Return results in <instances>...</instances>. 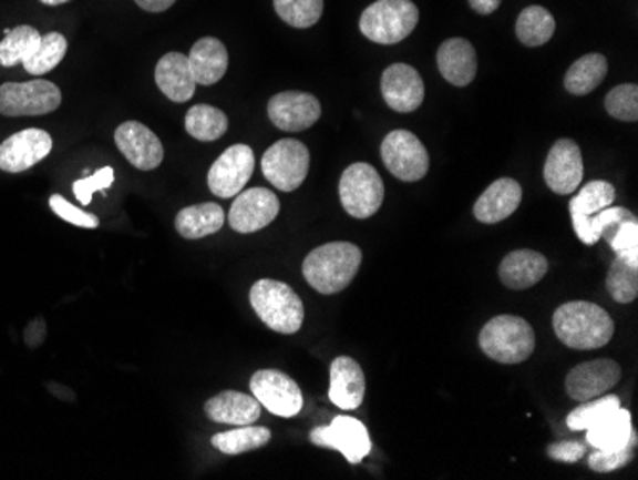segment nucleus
Segmentation results:
<instances>
[{"mask_svg": "<svg viewBox=\"0 0 638 480\" xmlns=\"http://www.w3.org/2000/svg\"><path fill=\"white\" fill-rule=\"evenodd\" d=\"M553 327L560 341L576 350H593L608 345L616 326L610 314L587 300H574L556 308Z\"/></svg>", "mask_w": 638, "mask_h": 480, "instance_id": "1", "label": "nucleus"}, {"mask_svg": "<svg viewBox=\"0 0 638 480\" xmlns=\"http://www.w3.org/2000/svg\"><path fill=\"white\" fill-rule=\"evenodd\" d=\"M360 265L361 249L358 245L333 242L319 245L305 258L302 274L316 292L333 295L352 284Z\"/></svg>", "mask_w": 638, "mask_h": 480, "instance_id": "2", "label": "nucleus"}, {"mask_svg": "<svg viewBox=\"0 0 638 480\" xmlns=\"http://www.w3.org/2000/svg\"><path fill=\"white\" fill-rule=\"evenodd\" d=\"M250 307L266 326L278 334L292 335L305 321V305L291 287L278 279H258L250 287Z\"/></svg>", "mask_w": 638, "mask_h": 480, "instance_id": "3", "label": "nucleus"}, {"mask_svg": "<svg viewBox=\"0 0 638 480\" xmlns=\"http://www.w3.org/2000/svg\"><path fill=\"white\" fill-rule=\"evenodd\" d=\"M478 343L482 353L495 362L521 364L534 355V327L521 316L503 314L482 327Z\"/></svg>", "mask_w": 638, "mask_h": 480, "instance_id": "4", "label": "nucleus"}, {"mask_svg": "<svg viewBox=\"0 0 638 480\" xmlns=\"http://www.w3.org/2000/svg\"><path fill=\"white\" fill-rule=\"evenodd\" d=\"M419 8L411 0H377L363 10L360 31L377 44H398L413 33Z\"/></svg>", "mask_w": 638, "mask_h": 480, "instance_id": "5", "label": "nucleus"}, {"mask_svg": "<svg viewBox=\"0 0 638 480\" xmlns=\"http://www.w3.org/2000/svg\"><path fill=\"white\" fill-rule=\"evenodd\" d=\"M339 195L348 215L369 218L381 210L384 202L381 174L368 163H354L340 176Z\"/></svg>", "mask_w": 638, "mask_h": 480, "instance_id": "6", "label": "nucleus"}, {"mask_svg": "<svg viewBox=\"0 0 638 480\" xmlns=\"http://www.w3.org/2000/svg\"><path fill=\"white\" fill-rule=\"evenodd\" d=\"M266 181L281 192H295L302 186L310 168V152L300 140H278L263 155Z\"/></svg>", "mask_w": 638, "mask_h": 480, "instance_id": "7", "label": "nucleus"}, {"mask_svg": "<svg viewBox=\"0 0 638 480\" xmlns=\"http://www.w3.org/2000/svg\"><path fill=\"white\" fill-rule=\"evenodd\" d=\"M62 104L56 84L37 79L29 83H4L0 86V113L7 118L47 115Z\"/></svg>", "mask_w": 638, "mask_h": 480, "instance_id": "8", "label": "nucleus"}, {"mask_svg": "<svg viewBox=\"0 0 638 480\" xmlns=\"http://www.w3.org/2000/svg\"><path fill=\"white\" fill-rule=\"evenodd\" d=\"M381 157L390 173L403 182L421 181L431 167L426 147L410 131H392L382 140Z\"/></svg>", "mask_w": 638, "mask_h": 480, "instance_id": "9", "label": "nucleus"}, {"mask_svg": "<svg viewBox=\"0 0 638 480\" xmlns=\"http://www.w3.org/2000/svg\"><path fill=\"white\" fill-rule=\"evenodd\" d=\"M250 390L260 406L279 418H295L302 410V390L295 379L278 369H260L250 377Z\"/></svg>", "mask_w": 638, "mask_h": 480, "instance_id": "10", "label": "nucleus"}, {"mask_svg": "<svg viewBox=\"0 0 638 480\" xmlns=\"http://www.w3.org/2000/svg\"><path fill=\"white\" fill-rule=\"evenodd\" d=\"M312 445L319 448L337 450L347 458L348 463H361L371 453V439L368 427L360 419L337 416L327 427H316L310 432Z\"/></svg>", "mask_w": 638, "mask_h": 480, "instance_id": "11", "label": "nucleus"}, {"mask_svg": "<svg viewBox=\"0 0 638 480\" xmlns=\"http://www.w3.org/2000/svg\"><path fill=\"white\" fill-rule=\"evenodd\" d=\"M255 171V152L245 144L228 147L208 171V190L223 200L244 192Z\"/></svg>", "mask_w": 638, "mask_h": 480, "instance_id": "12", "label": "nucleus"}, {"mask_svg": "<svg viewBox=\"0 0 638 480\" xmlns=\"http://www.w3.org/2000/svg\"><path fill=\"white\" fill-rule=\"evenodd\" d=\"M268 118L285 133H300L318 123L321 104L318 98L308 92H279L268 102Z\"/></svg>", "mask_w": 638, "mask_h": 480, "instance_id": "13", "label": "nucleus"}, {"mask_svg": "<svg viewBox=\"0 0 638 480\" xmlns=\"http://www.w3.org/2000/svg\"><path fill=\"white\" fill-rule=\"evenodd\" d=\"M278 215L279 200L271 190L250 188L237 194L228 221L239 234H253L274 223Z\"/></svg>", "mask_w": 638, "mask_h": 480, "instance_id": "14", "label": "nucleus"}, {"mask_svg": "<svg viewBox=\"0 0 638 480\" xmlns=\"http://www.w3.org/2000/svg\"><path fill=\"white\" fill-rule=\"evenodd\" d=\"M52 152V136L41 129H25L0 144V171L23 173L47 160Z\"/></svg>", "mask_w": 638, "mask_h": 480, "instance_id": "15", "label": "nucleus"}, {"mask_svg": "<svg viewBox=\"0 0 638 480\" xmlns=\"http://www.w3.org/2000/svg\"><path fill=\"white\" fill-rule=\"evenodd\" d=\"M545 182L555 194H574L583 181L582 150L574 140H556L545 161Z\"/></svg>", "mask_w": 638, "mask_h": 480, "instance_id": "16", "label": "nucleus"}, {"mask_svg": "<svg viewBox=\"0 0 638 480\" xmlns=\"http://www.w3.org/2000/svg\"><path fill=\"white\" fill-rule=\"evenodd\" d=\"M381 91L387 105L398 113L415 112L423 104V78L408 63H392L384 70Z\"/></svg>", "mask_w": 638, "mask_h": 480, "instance_id": "17", "label": "nucleus"}, {"mask_svg": "<svg viewBox=\"0 0 638 480\" xmlns=\"http://www.w3.org/2000/svg\"><path fill=\"white\" fill-rule=\"evenodd\" d=\"M115 144L119 152L140 171H153L160 167L165 157V150L157 134L138 121H126L115 131Z\"/></svg>", "mask_w": 638, "mask_h": 480, "instance_id": "18", "label": "nucleus"}, {"mask_svg": "<svg viewBox=\"0 0 638 480\" xmlns=\"http://www.w3.org/2000/svg\"><path fill=\"white\" fill-rule=\"evenodd\" d=\"M621 379V368L610 358L583 362L566 377V392L569 398L585 402L614 389Z\"/></svg>", "mask_w": 638, "mask_h": 480, "instance_id": "19", "label": "nucleus"}, {"mask_svg": "<svg viewBox=\"0 0 638 480\" xmlns=\"http://www.w3.org/2000/svg\"><path fill=\"white\" fill-rule=\"evenodd\" d=\"M329 400L340 410L360 408L366 397V376L360 364L350 356H339L331 364Z\"/></svg>", "mask_w": 638, "mask_h": 480, "instance_id": "20", "label": "nucleus"}, {"mask_svg": "<svg viewBox=\"0 0 638 480\" xmlns=\"http://www.w3.org/2000/svg\"><path fill=\"white\" fill-rule=\"evenodd\" d=\"M438 70L453 86H466L476 78L478 60L471 42L461 37L442 42L436 54Z\"/></svg>", "mask_w": 638, "mask_h": 480, "instance_id": "21", "label": "nucleus"}, {"mask_svg": "<svg viewBox=\"0 0 638 480\" xmlns=\"http://www.w3.org/2000/svg\"><path fill=\"white\" fill-rule=\"evenodd\" d=\"M522 186L513 178H500L487 186L474 203V216L480 223L497 224L521 207Z\"/></svg>", "mask_w": 638, "mask_h": 480, "instance_id": "22", "label": "nucleus"}, {"mask_svg": "<svg viewBox=\"0 0 638 480\" xmlns=\"http://www.w3.org/2000/svg\"><path fill=\"white\" fill-rule=\"evenodd\" d=\"M155 83L160 86V91L176 104L192 100L197 83L189 68L188 57H184L181 52H168L161 58L155 68Z\"/></svg>", "mask_w": 638, "mask_h": 480, "instance_id": "23", "label": "nucleus"}, {"mask_svg": "<svg viewBox=\"0 0 638 480\" xmlns=\"http://www.w3.org/2000/svg\"><path fill=\"white\" fill-rule=\"evenodd\" d=\"M548 272L545 255L534 249H516L503 258L500 266V278L508 289H527L539 284Z\"/></svg>", "mask_w": 638, "mask_h": 480, "instance_id": "24", "label": "nucleus"}, {"mask_svg": "<svg viewBox=\"0 0 638 480\" xmlns=\"http://www.w3.org/2000/svg\"><path fill=\"white\" fill-rule=\"evenodd\" d=\"M205 413L210 421L226 425H253L260 418L257 398L237 390H224L205 404Z\"/></svg>", "mask_w": 638, "mask_h": 480, "instance_id": "25", "label": "nucleus"}, {"mask_svg": "<svg viewBox=\"0 0 638 480\" xmlns=\"http://www.w3.org/2000/svg\"><path fill=\"white\" fill-rule=\"evenodd\" d=\"M188 60L195 83L205 84V86L218 83L228 71V49L215 37H203L195 42Z\"/></svg>", "mask_w": 638, "mask_h": 480, "instance_id": "26", "label": "nucleus"}, {"mask_svg": "<svg viewBox=\"0 0 638 480\" xmlns=\"http://www.w3.org/2000/svg\"><path fill=\"white\" fill-rule=\"evenodd\" d=\"M616 202V188L610 182L593 181L585 184L569 202V215L574 223V231L579 237L585 231V224L589 223L590 216L597 215L598 211L610 207Z\"/></svg>", "mask_w": 638, "mask_h": 480, "instance_id": "27", "label": "nucleus"}, {"mask_svg": "<svg viewBox=\"0 0 638 480\" xmlns=\"http://www.w3.org/2000/svg\"><path fill=\"white\" fill-rule=\"evenodd\" d=\"M226 223V213L218 203H199L182 210L176 215V232L186 239H202L220 232Z\"/></svg>", "mask_w": 638, "mask_h": 480, "instance_id": "28", "label": "nucleus"}, {"mask_svg": "<svg viewBox=\"0 0 638 480\" xmlns=\"http://www.w3.org/2000/svg\"><path fill=\"white\" fill-rule=\"evenodd\" d=\"M632 431L631 413L619 406L608 418L587 429V445L595 450H618L629 442Z\"/></svg>", "mask_w": 638, "mask_h": 480, "instance_id": "29", "label": "nucleus"}, {"mask_svg": "<svg viewBox=\"0 0 638 480\" xmlns=\"http://www.w3.org/2000/svg\"><path fill=\"white\" fill-rule=\"evenodd\" d=\"M606 73H608L606 58L603 54H587V57L579 58L576 63H572V68L564 78V86L574 96H585L597 91Z\"/></svg>", "mask_w": 638, "mask_h": 480, "instance_id": "30", "label": "nucleus"}, {"mask_svg": "<svg viewBox=\"0 0 638 480\" xmlns=\"http://www.w3.org/2000/svg\"><path fill=\"white\" fill-rule=\"evenodd\" d=\"M556 31V21L547 8L527 7L522 10L516 20V37L526 47H542L550 41Z\"/></svg>", "mask_w": 638, "mask_h": 480, "instance_id": "31", "label": "nucleus"}, {"mask_svg": "<svg viewBox=\"0 0 638 480\" xmlns=\"http://www.w3.org/2000/svg\"><path fill=\"white\" fill-rule=\"evenodd\" d=\"M271 439V432L268 427H253V425H241L234 431L218 432L210 442L216 450H220L228 456L237 453L253 452L263 446L268 445Z\"/></svg>", "mask_w": 638, "mask_h": 480, "instance_id": "32", "label": "nucleus"}, {"mask_svg": "<svg viewBox=\"0 0 638 480\" xmlns=\"http://www.w3.org/2000/svg\"><path fill=\"white\" fill-rule=\"evenodd\" d=\"M186 131L202 142H215L228 131V118L213 105L197 104L186 115Z\"/></svg>", "mask_w": 638, "mask_h": 480, "instance_id": "33", "label": "nucleus"}, {"mask_svg": "<svg viewBox=\"0 0 638 480\" xmlns=\"http://www.w3.org/2000/svg\"><path fill=\"white\" fill-rule=\"evenodd\" d=\"M7 37L0 41V65L12 68L16 63H23L35 52L42 35L31 25H20L7 29Z\"/></svg>", "mask_w": 638, "mask_h": 480, "instance_id": "34", "label": "nucleus"}, {"mask_svg": "<svg viewBox=\"0 0 638 480\" xmlns=\"http://www.w3.org/2000/svg\"><path fill=\"white\" fill-rule=\"evenodd\" d=\"M68 52V41L62 33H47L42 35L35 52L23 62V68L29 75H47L49 71L54 70L58 63H62Z\"/></svg>", "mask_w": 638, "mask_h": 480, "instance_id": "35", "label": "nucleus"}, {"mask_svg": "<svg viewBox=\"0 0 638 480\" xmlns=\"http://www.w3.org/2000/svg\"><path fill=\"white\" fill-rule=\"evenodd\" d=\"M603 237L614 249L616 257L624 258L638 268V223L635 216L610 224L603 232Z\"/></svg>", "mask_w": 638, "mask_h": 480, "instance_id": "36", "label": "nucleus"}, {"mask_svg": "<svg viewBox=\"0 0 638 480\" xmlns=\"http://www.w3.org/2000/svg\"><path fill=\"white\" fill-rule=\"evenodd\" d=\"M606 287L611 299L621 305H629L638 295V268L629 265L624 258L616 257L608 270Z\"/></svg>", "mask_w": 638, "mask_h": 480, "instance_id": "37", "label": "nucleus"}, {"mask_svg": "<svg viewBox=\"0 0 638 480\" xmlns=\"http://www.w3.org/2000/svg\"><path fill=\"white\" fill-rule=\"evenodd\" d=\"M619 398L616 395H608V397H597V400H585L582 406H577L576 410L569 413L566 423H568L572 431H587L589 427L608 418L611 411L618 410Z\"/></svg>", "mask_w": 638, "mask_h": 480, "instance_id": "38", "label": "nucleus"}, {"mask_svg": "<svg viewBox=\"0 0 638 480\" xmlns=\"http://www.w3.org/2000/svg\"><path fill=\"white\" fill-rule=\"evenodd\" d=\"M274 8L291 28L308 29L323 14V0H274Z\"/></svg>", "mask_w": 638, "mask_h": 480, "instance_id": "39", "label": "nucleus"}, {"mask_svg": "<svg viewBox=\"0 0 638 480\" xmlns=\"http://www.w3.org/2000/svg\"><path fill=\"white\" fill-rule=\"evenodd\" d=\"M606 112L619 121L632 123L638 119V86L632 83L619 84L606 94Z\"/></svg>", "mask_w": 638, "mask_h": 480, "instance_id": "40", "label": "nucleus"}, {"mask_svg": "<svg viewBox=\"0 0 638 480\" xmlns=\"http://www.w3.org/2000/svg\"><path fill=\"white\" fill-rule=\"evenodd\" d=\"M637 431H632L631 439L618 450H595L590 453L589 467L597 473H611L621 467L629 466L637 453Z\"/></svg>", "mask_w": 638, "mask_h": 480, "instance_id": "41", "label": "nucleus"}, {"mask_svg": "<svg viewBox=\"0 0 638 480\" xmlns=\"http://www.w3.org/2000/svg\"><path fill=\"white\" fill-rule=\"evenodd\" d=\"M631 211L625 210V207H606V210L598 211L597 215L590 216L589 223L585 224V231H583L582 239L585 245H595L598 239L603 237V232L610 226V224L618 223V221H624V218H631Z\"/></svg>", "mask_w": 638, "mask_h": 480, "instance_id": "42", "label": "nucleus"}, {"mask_svg": "<svg viewBox=\"0 0 638 480\" xmlns=\"http://www.w3.org/2000/svg\"><path fill=\"white\" fill-rule=\"evenodd\" d=\"M113 182H115V171L112 167L100 168L96 174L76 181L73 184V194L83 205H89L92 202V195L112 188Z\"/></svg>", "mask_w": 638, "mask_h": 480, "instance_id": "43", "label": "nucleus"}, {"mask_svg": "<svg viewBox=\"0 0 638 480\" xmlns=\"http://www.w3.org/2000/svg\"><path fill=\"white\" fill-rule=\"evenodd\" d=\"M50 210L54 211L62 221L65 223L75 224L79 228H97L100 226V221L97 216L91 215V213H84L83 210H79L75 205H71L65 197L62 195L54 194L50 197Z\"/></svg>", "mask_w": 638, "mask_h": 480, "instance_id": "44", "label": "nucleus"}, {"mask_svg": "<svg viewBox=\"0 0 638 480\" xmlns=\"http://www.w3.org/2000/svg\"><path fill=\"white\" fill-rule=\"evenodd\" d=\"M587 452V446L582 442H555L547 448L548 458L555 461H563V463H576L582 460L583 456Z\"/></svg>", "mask_w": 638, "mask_h": 480, "instance_id": "45", "label": "nucleus"}, {"mask_svg": "<svg viewBox=\"0 0 638 480\" xmlns=\"http://www.w3.org/2000/svg\"><path fill=\"white\" fill-rule=\"evenodd\" d=\"M25 345L29 348L41 347L44 339H47V321L42 318H35L33 321H29V326L25 327Z\"/></svg>", "mask_w": 638, "mask_h": 480, "instance_id": "46", "label": "nucleus"}, {"mask_svg": "<svg viewBox=\"0 0 638 480\" xmlns=\"http://www.w3.org/2000/svg\"><path fill=\"white\" fill-rule=\"evenodd\" d=\"M503 0H469L472 10L480 16H490L501 7Z\"/></svg>", "mask_w": 638, "mask_h": 480, "instance_id": "47", "label": "nucleus"}, {"mask_svg": "<svg viewBox=\"0 0 638 480\" xmlns=\"http://www.w3.org/2000/svg\"><path fill=\"white\" fill-rule=\"evenodd\" d=\"M146 12H165L176 0H134Z\"/></svg>", "mask_w": 638, "mask_h": 480, "instance_id": "48", "label": "nucleus"}, {"mask_svg": "<svg viewBox=\"0 0 638 480\" xmlns=\"http://www.w3.org/2000/svg\"><path fill=\"white\" fill-rule=\"evenodd\" d=\"M47 387H49L50 392H52L54 397L62 398V400H73V392L62 387V385L49 384Z\"/></svg>", "mask_w": 638, "mask_h": 480, "instance_id": "49", "label": "nucleus"}, {"mask_svg": "<svg viewBox=\"0 0 638 480\" xmlns=\"http://www.w3.org/2000/svg\"><path fill=\"white\" fill-rule=\"evenodd\" d=\"M42 4H49V7H58V4H65L70 0H41Z\"/></svg>", "mask_w": 638, "mask_h": 480, "instance_id": "50", "label": "nucleus"}]
</instances>
